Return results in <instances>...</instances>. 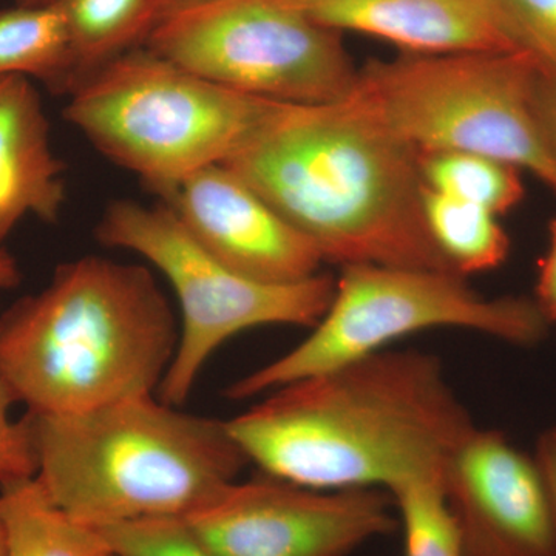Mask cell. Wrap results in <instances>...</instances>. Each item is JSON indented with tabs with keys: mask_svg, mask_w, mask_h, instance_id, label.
Masks as SVG:
<instances>
[{
	"mask_svg": "<svg viewBox=\"0 0 556 556\" xmlns=\"http://www.w3.org/2000/svg\"><path fill=\"white\" fill-rule=\"evenodd\" d=\"M67 200L64 164L31 79L0 78V248L22 219L56 223Z\"/></svg>",
	"mask_w": 556,
	"mask_h": 556,
	"instance_id": "cell-14",
	"label": "cell"
},
{
	"mask_svg": "<svg viewBox=\"0 0 556 556\" xmlns=\"http://www.w3.org/2000/svg\"><path fill=\"white\" fill-rule=\"evenodd\" d=\"M388 493L404 532V556H464L441 477L413 479Z\"/></svg>",
	"mask_w": 556,
	"mask_h": 556,
	"instance_id": "cell-20",
	"label": "cell"
},
{
	"mask_svg": "<svg viewBox=\"0 0 556 556\" xmlns=\"http://www.w3.org/2000/svg\"><path fill=\"white\" fill-rule=\"evenodd\" d=\"M225 167L325 262L453 273L424 218L417 150L356 89L328 104H281Z\"/></svg>",
	"mask_w": 556,
	"mask_h": 556,
	"instance_id": "cell-2",
	"label": "cell"
},
{
	"mask_svg": "<svg viewBox=\"0 0 556 556\" xmlns=\"http://www.w3.org/2000/svg\"><path fill=\"white\" fill-rule=\"evenodd\" d=\"M22 273L17 260L7 249L0 248V289L16 288Z\"/></svg>",
	"mask_w": 556,
	"mask_h": 556,
	"instance_id": "cell-27",
	"label": "cell"
},
{
	"mask_svg": "<svg viewBox=\"0 0 556 556\" xmlns=\"http://www.w3.org/2000/svg\"><path fill=\"white\" fill-rule=\"evenodd\" d=\"M334 31L386 39L407 53H526L501 0H280Z\"/></svg>",
	"mask_w": 556,
	"mask_h": 556,
	"instance_id": "cell-13",
	"label": "cell"
},
{
	"mask_svg": "<svg viewBox=\"0 0 556 556\" xmlns=\"http://www.w3.org/2000/svg\"><path fill=\"white\" fill-rule=\"evenodd\" d=\"M422 211L431 240L457 276L489 273L506 263L510 239L493 212L426 185Z\"/></svg>",
	"mask_w": 556,
	"mask_h": 556,
	"instance_id": "cell-17",
	"label": "cell"
},
{
	"mask_svg": "<svg viewBox=\"0 0 556 556\" xmlns=\"http://www.w3.org/2000/svg\"><path fill=\"white\" fill-rule=\"evenodd\" d=\"M527 53L415 54L369 61L356 91L417 152L460 150L529 172L556 193V161L535 112Z\"/></svg>",
	"mask_w": 556,
	"mask_h": 556,
	"instance_id": "cell-6",
	"label": "cell"
},
{
	"mask_svg": "<svg viewBox=\"0 0 556 556\" xmlns=\"http://www.w3.org/2000/svg\"><path fill=\"white\" fill-rule=\"evenodd\" d=\"M431 328L468 329L515 346H535L551 329L533 299L485 298L455 273L343 266L331 303L308 338L233 382L226 397L265 396Z\"/></svg>",
	"mask_w": 556,
	"mask_h": 556,
	"instance_id": "cell-7",
	"label": "cell"
},
{
	"mask_svg": "<svg viewBox=\"0 0 556 556\" xmlns=\"http://www.w3.org/2000/svg\"><path fill=\"white\" fill-rule=\"evenodd\" d=\"M0 556H5V541H3L2 522H0Z\"/></svg>",
	"mask_w": 556,
	"mask_h": 556,
	"instance_id": "cell-30",
	"label": "cell"
},
{
	"mask_svg": "<svg viewBox=\"0 0 556 556\" xmlns=\"http://www.w3.org/2000/svg\"><path fill=\"white\" fill-rule=\"evenodd\" d=\"M519 46L556 73V0H501Z\"/></svg>",
	"mask_w": 556,
	"mask_h": 556,
	"instance_id": "cell-22",
	"label": "cell"
},
{
	"mask_svg": "<svg viewBox=\"0 0 556 556\" xmlns=\"http://www.w3.org/2000/svg\"><path fill=\"white\" fill-rule=\"evenodd\" d=\"M17 5H28V7H38V5H50V3L56 2V0H16Z\"/></svg>",
	"mask_w": 556,
	"mask_h": 556,
	"instance_id": "cell-29",
	"label": "cell"
},
{
	"mask_svg": "<svg viewBox=\"0 0 556 556\" xmlns=\"http://www.w3.org/2000/svg\"><path fill=\"white\" fill-rule=\"evenodd\" d=\"M14 404L10 391L0 382V485L36 477L38 471L30 420L27 415L11 419Z\"/></svg>",
	"mask_w": 556,
	"mask_h": 556,
	"instance_id": "cell-23",
	"label": "cell"
},
{
	"mask_svg": "<svg viewBox=\"0 0 556 556\" xmlns=\"http://www.w3.org/2000/svg\"><path fill=\"white\" fill-rule=\"evenodd\" d=\"M280 105L201 78L144 46L70 91L64 118L161 197L236 159Z\"/></svg>",
	"mask_w": 556,
	"mask_h": 556,
	"instance_id": "cell-5",
	"label": "cell"
},
{
	"mask_svg": "<svg viewBox=\"0 0 556 556\" xmlns=\"http://www.w3.org/2000/svg\"><path fill=\"white\" fill-rule=\"evenodd\" d=\"M179 324L149 268L98 255L0 313V382L35 415H79L156 394Z\"/></svg>",
	"mask_w": 556,
	"mask_h": 556,
	"instance_id": "cell-3",
	"label": "cell"
},
{
	"mask_svg": "<svg viewBox=\"0 0 556 556\" xmlns=\"http://www.w3.org/2000/svg\"><path fill=\"white\" fill-rule=\"evenodd\" d=\"M533 459L543 478L556 530V427L547 428L540 434Z\"/></svg>",
	"mask_w": 556,
	"mask_h": 556,
	"instance_id": "cell-26",
	"label": "cell"
},
{
	"mask_svg": "<svg viewBox=\"0 0 556 556\" xmlns=\"http://www.w3.org/2000/svg\"><path fill=\"white\" fill-rule=\"evenodd\" d=\"M214 556H348L399 529L386 490H316L262 475L186 518Z\"/></svg>",
	"mask_w": 556,
	"mask_h": 556,
	"instance_id": "cell-10",
	"label": "cell"
},
{
	"mask_svg": "<svg viewBox=\"0 0 556 556\" xmlns=\"http://www.w3.org/2000/svg\"><path fill=\"white\" fill-rule=\"evenodd\" d=\"M535 112L546 138L548 149L556 161V73L540 67L535 80Z\"/></svg>",
	"mask_w": 556,
	"mask_h": 556,
	"instance_id": "cell-25",
	"label": "cell"
},
{
	"mask_svg": "<svg viewBox=\"0 0 556 556\" xmlns=\"http://www.w3.org/2000/svg\"><path fill=\"white\" fill-rule=\"evenodd\" d=\"M226 426L263 475L386 492L441 477L477 427L441 361L415 350L379 351L278 387Z\"/></svg>",
	"mask_w": 556,
	"mask_h": 556,
	"instance_id": "cell-1",
	"label": "cell"
},
{
	"mask_svg": "<svg viewBox=\"0 0 556 556\" xmlns=\"http://www.w3.org/2000/svg\"><path fill=\"white\" fill-rule=\"evenodd\" d=\"M533 302L548 327H556V215L548 225L547 249L538 266Z\"/></svg>",
	"mask_w": 556,
	"mask_h": 556,
	"instance_id": "cell-24",
	"label": "cell"
},
{
	"mask_svg": "<svg viewBox=\"0 0 556 556\" xmlns=\"http://www.w3.org/2000/svg\"><path fill=\"white\" fill-rule=\"evenodd\" d=\"M100 530L113 556H214L181 517L135 519Z\"/></svg>",
	"mask_w": 556,
	"mask_h": 556,
	"instance_id": "cell-21",
	"label": "cell"
},
{
	"mask_svg": "<svg viewBox=\"0 0 556 556\" xmlns=\"http://www.w3.org/2000/svg\"><path fill=\"white\" fill-rule=\"evenodd\" d=\"M161 199L201 247L230 269L268 283L320 273L317 248L232 170L212 166Z\"/></svg>",
	"mask_w": 556,
	"mask_h": 556,
	"instance_id": "cell-12",
	"label": "cell"
},
{
	"mask_svg": "<svg viewBox=\"0 0 556 556\" xmlns=\"http://www.w3.org/2000/svg\"><path fill=\"white\" fill-rule=\"evenodd\" d=\"M211 2H215V0H159L161 21L179 13V11L195 9V7L206 5Z\"/></svg>",
	"mask_w": 556,
	"mask_h": 556,
	"instance_id": "cell-28",
	"label": "cell"
},
{
	"mask_svg": "<svg viewBox=\"0 0 556 556\" xmlns=\"http://www.w3.org/2000/svg\"><path fill=\"white\" fill-rule=\"evenodd\" d=\"M442 492L464 556H556V530L533 455L475 427L448 457Z\"/></svg>",
	"mask_w": 556,
	"mask_h": 556,
	"instance_id": "cell-11",
	"label": "cell"
},
{
	"mask_svg": "<svg viewBox=\"0 0 556 556\" xmlns=\"http://www.w3.org/2000/svg\"><path fill=\"white\" fill-rule=\"evenodd\" d=\"M417 161L428 188L478 204L497 217L525 200L522 172L504 161L460 150L417 152Z\"/></svg>",
	"mask_w": 556,
	"mask_h": 556,
	"instance_id": "cell-19",
	"label": "cell"
},
{
	"mask_svg": "<svg viewBox=\"0 0 556 556\" xmlns=\"http://www.w3.org/2000/svg\"><path fill=\"white\" fill-rule=\"evenodd\" d=\"M97 239L144 258L177 295L178 346L156 391L174 407L188 402L208 358L228 340L273 325L313 328L334 295L336 280L325 274L268 283L230 269L201 247L164 203L113 201L98 222Z\"/></svg>",
	"mask_w": 556,
	"mask_h": 556,
	"instance_id": "cell-8",
	"label": "cell"
},
{
	"mask_svg": "<svg viewBox=\"0 0 556 556\" xmlns=\"http://www.w3.org/2000/svg\"><path fill=\"white\" fill-rule=\"evenodd\" d=\"M5 556H113L104 533L62 510L36 477L0 485Z\"/></svg>",
	"mask_w": 556,
	"mask_h": 556,
	"instance_id": "cell-15",
	"label": "cell"
},
{
	"mask_svg": "<svg viewBox=\"0 0 556 556\" xmlns=\"http://www.w3.org/2000/svg\"><path fill=\"white\" fill-rule=\"evenodd\" d=\"M25 415L36 478L70 517L97 529L188 518L249 464L226 420L192 415L156 394L79 415Z\"/></svg>",
	"mask_w": 556,
	"mask_h": 556,
	"instance_id": "cell-4",
	"label": "cell"
},
{
	"mask_svg": "<svg viewBox=\"0 0 556 556\" xmlns=\"http://www.w3.org/2000/svg\"><path fill=\"white\" fill-rule=\"evenodd\" d=\"M67 25L68 91L129 51L144 47L161 21L159 0H56Z\"/></svg>",
	"mask_w": 556,
	"mask_h": 556,
	"instance_id": "cell-16",
	"label": "cell"
},
{
	"mask_svg": "<svg viewBox=\"0 0 556 556\" xmlns=\"http://www.w3.org/2000/svg\"><path fill=\"white\" fill-rule=\"evenodd\" d=\"M146 47L226 89L281 104H328L356 89L340 33L280 0H215L166 17Z\"/></svg>",
	"mask_w": 556,
	"mask_h": 556,
	"instance_id": "cell-9",
	"label": "cell"
},
{
	"mask_svg": "<svg viewBox=\"0 0 556 556\" xmlns=\"http://www.w3.org/2000/svg\"><path fill=\"white\" fill-rule=\"evenodd\" d=\"M70 75L67 25L56 3L0 11V78L25 76L67 93Z\"/></svg>",
	"mask_w": 556,
	"mask_h": 556,
	"instance_id": "cell-18",
	"label": "cell"
}]
</instances>
